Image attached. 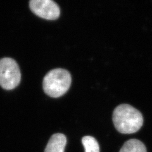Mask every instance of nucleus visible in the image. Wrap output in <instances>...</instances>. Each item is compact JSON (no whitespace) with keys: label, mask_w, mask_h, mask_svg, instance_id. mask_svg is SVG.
Masks as SVG:
<instances>
[{"label":"nucleus","mask_w":152,"mask_h":152,"mask_svg":"<svg viewBox=\"0 0 152 152\" xmlns=\"http://www.w3.org/2000/svg\"><path fill=\"white\" fill-rule=\"evenodd\" d=\"M112 119L115 129L122 134L134 133L143 124L141 112L128 104L117 106L113 112Z\"/></svg>","instance_id":"1"},{"label":"nucleus","mask_w":152,"mask_h":152,"mask_svg":"<svg viewBox=\"0 0 152 152\" xmlns=\"http://www.w3.org/2000/svg\"><path fill=\"white\" fill-rule=\"evenodd\" d=\"M71 75L66 70H50L44 77L42 87L45 93L53 98H58L66 93L71 84Z\"/></svg>","instance_id":"2"},{"label":"nucleus","mask_w":152,"mask_h":152,"mask_svg":"<svg viewBox=\"0 0 152 152\" xmlns=\"http://www.w3.org/2000/svg\"><path fill=\"white\" fill-rule=\"evenodd\" d=\"M21 74L16 61L11 58L0 60V86L7 90L15 88L20 82Z\"/></svg>","instance_id":"3"},{"label":"nucleus","mask_w":152,"mask_h":152,"mask_svg":"<svg viewBox=\"0 0 152 152\" xmlns=\"http://www.w3.org/2000/svg\"><path fill=\"white\" fill-rule=\"evenodd\" d=\"M29 7L36 15L46 20H56L60 16L58 5L51 0H31Z\"/></svg>","instance_id":"4"},{"label":"nucleus","mask_w":152,"mask_h":152,"mask_svg":"<svg viewBox=\"0 0 152 152\" xmlns=\"http://www.w3.org/2000/svg\"><path fill=\"white\" fill-rule=\"evenodd\" d=\"M66 145V136L61 133H56L50 137L45 152H64Z\"/></svg>","instance_id":"5"},{"label":"nucleus","mask_w":152,"mask_h":152,"mask_svg":"<svg viewBox=\"0 0 152 152\" xmlns=\"http://www.w3.org/2000/svg\"><path fill=\"white\" fill-rule=\"evenodd\" d=\"M119 152H146V148L141 141L131 139L125 142Z\"/></svg>","instance_id":"6"},{"label":"nucleus","mask_w":152,"mask_h":152,"mask_svg":"<svg viewBox=\"0 0 152 152\" xmlns=\"http://www.w3.org/2000/svg\"><path fill=\"white\" fill-rule=\"evenodd\" d=\"M82 143L85 149V152H99V146L96 140L93 136H84Z\"/></svg>","instance_id":"7"}]
</instances>
